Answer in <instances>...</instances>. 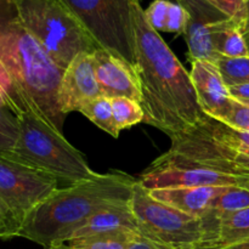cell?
I'll list each match as a JSON object with an SVG mask.
<instances>
[{"instance_id":"obj_10","label":"cell","mask_w":249,"mask_h":249,"mask_svg":"<svg viewBox=\"0 0 249 249\" xmlns=\"http://www.w3.org/2000/svg\"><path fill=\"white\" fill-rule=\"evenodd\" d=\"M180 4L190 15L184 36L189 48V60L215 62L220 56L214 49V36L230 17L216 9L208 0H181Z\"/></svg>"},{"instance_id":"obj_14","label":"cell","mask_w":249,"mask_h":249,"mask_svg":"<svg viewBox=\"0 0 249 249\" xmlns=\"http://www.w3.org/2000/svg\"><path fill=\"white\" fill-rule=\"evenodd\" d=\"M229 187L230 186L179 187V189L152 190L150 194L157 201L202 219L209 211L214 199L224 194Z\"/></svg>"},{"instance_id":"obj_13","label":"cell","mask_w":249,"mask_h":249,"mask_svg":"<svg viewBox=\"0 0 249 249\" xmlns=\"http://www.w3.org/2000/svg\"><path fill=\"white\" fill-rule=\"evenodd\" d=\"M92 57L102 96L108 99L126 97L140 104V84L135 71L130 66L102 49H97Z\"/></svg>"},{"instance_id":"obj_18","label":"cell","mask_w":249,"mask_h":249,"mask_svg":"<svg viewBox=\"0 0 249 249\" xmlns=\"http://www.w3.org/2000/svg\"><path fill=\"white\" fill-rule=\"evenodd\" d=\"M249 208V190L242 186H230L224 194L216 197L212 203L211 208L206 215L202 218L206 231V237L208 229L216 219L226 215V214L235 213ZM206 241V238H204ZM204 243V242H203Z\"/></svg>"},{"instance_id":"obj_23","label":"cell","mask_w":249,"mask_h":249,"mask_svg":"<svg viewBox=\"0 0 249 249\" xmlns=\"http://www.w3.org/2000/svg\"><path fill=\"white\" fill-rule=\"evenodd\" d=\"M18 138V119L9 108L0 105V152L14 150Z\"/></svg>"},{"instance_id":"obj_22","label":"cell","mask_w":249,"mask_h":249,"mask_svg":"<svg viewBox=\"0 0 249 249\" xmlns=\"http://www.w3.org/2000/svg\"><path fill=\"white\" fill-rule=\"evenodd\" d=\"M216 66L228 88L249 84V56L235 58L220 56Z\"/></svg>"},{"instance_id":"obj_16","label":"cell","mask_w":249,"mask_h":249,"mask_svg":"<svg viewBox=\"0 0 249 249\" xmlns=\"http://www.w3.org/2000/svg\"><path fill=\"white\" fill-rule=\"evenodd\" d=\"M121 229H126V230L135 231L139 233L138 223L131 209L130 202L109 207L99 212L91 219H89V221L83 228H80L72 238L92 235V233L106 232V231L121 230Z\"/></svg>"},{"instance_id":"obj_1","label":"cell","mask_w":249,"mask_h":249,"mask_svg":"<svg viewBox=\"0 0 249 249\" xmlns=\"http://www.w3.org/2000/svg\"><path fill=\"white\" fill-rule=\"evenodd\" d=\"M63 73L26 28L14 0H0V105L15 116L34 114L63 134Z\"/></svg>"},{"instance_id":"obj_20","label":"cell","mask_w":249,"mask_h":249,"mask_svg":"<svg viewBox=\"0 0 249 249\" xmlns=\"http://www.w3.org/2000/svg\"><path fill=\"white\" fill-rule=\"evenodd\" d=\"M80 113L84 114L88 119L92 122L96 126L106 131L113 138H118L119 131L117 130L113 122V113H112L111 99L106 96H99L95 100L85 105Z\"/></svg>"},{"instance_id":"obj_2","label":"cell","mask_w":249,"mask_h":249,"mask_svg":"<svg viewBox=\"0 0 249 249\" xmlns=\"http://www.w3.org/2000/svg\"><path fill=\"white\" fill-rule=\"evenodd\" d=\"M131 10L143 122L173 138L198 124L206 114L199 107L190 73L150 26L140 0H131Z\"/></svg>"},{"instance_id":"obj_9","label":"cell","mask_w":249,"mask_h":249,"mask_svg":"<svg viewBox=\"0 0 249 249\" xmlns=\"http://www.w3.org/2000/svg\"><path fill=\"white\" fill-rule=\"evenodd\" d=\"M246 178L221 174L201 168L173 164L156 160L138 181L148 191L162 189L201 186H240Z\"/></svg>"},{"instance_id":"obj_35","label":"cell","mask_w":249,"mask_h":249,"mask_svg":"<svg viewBox=\"0 0 249 249\" xmlns=\"http://www.w3.org/2000/svg\"><path fill=\"white\" fill-rule=\"evenodd\" d=\"M241 104L246 105V106H249V100H245V101H240Z\"/></svg>"},{"instance_id":"obj_34","label":"cell","mask_w":249,"mask_h":249,"mask_svg":"<svg viewBox=\"0 0 249 249\" xmlns=\"http://www.w3.org/2000/svg\"><path fill=\"white\" fill-rule=\"evenodd\" d=\"M240 186H242V187H245V189L249 190V178H246V179L243 180L242 184H241Z\"/></svg>"},{"instance_id":"obj_4","label":"cell","mask_w":249,"mask_h":249,"mask_svg":"<svg viewBox=\"0 0 249 249\" xmlns=\"http://www.w3.org/2000/svg\"><path fill=\"white\" fill-rule=\"evenodd\" d=\"M17 119L18 138L14 150L0 153L66 180L71 185L91 179L96 174L82 152L43 119L32 113H22Z\"/></svg>"},{"instance_id":"obj_24","label":"cell","mask_w":249,"mask_h":249,"mask_svg":"<svg viewBox=\"0 0 249 249\" xmlns=\"http://www.w3.org/2000/svg\"><path fill=\"white\" fill-rule=\"evenodd\" d=\"M190 15L180 2H169L167 18H165L164 32L175 34H185L189 24Z\"/></svg>"},{"instance_id":"obj_31","label":"cell","mask_w":249,"mask_h":249,"mask_svg":"<svg viewBox=\"0 0 249 249\" xmlns=\"http://www.w3.org/2000/svg\"><path fill=\"white\" fill-rule=\"evenodd\" d=\"M214 249H249V238H248V240L241 241V242L233 243V245L226 246V247L214 248Z\"/></svg>"},{"instance_id":"obj_8","label":"cell","mask_w":249,"mask_h":249,"mask_svg":"<svg viewBox=\"0 0 249 249\" xmlns=\"http://www.w3.org/2000/svg\"><path fill=\"white\" fill-rule=\"evenodd\" d=\"M57 178L0 153V199L24 216L57 190Z\"/></svg>"},{"instance_id":"obj_12","label":"cell","mask_w":249,"mask_h":249,"mask_svg":"<svg viewBox=\"0 0 249 249\" xmlns=\"http://www.w3.org/2000/svg\"><path fill=\"white\" fill-rule=\"evenodd\" d=\"M190 72L197 100L204 114L224 122L232 112L236 100L231 96L215 62L195 60Z\"/></svg>"},{"instance_id":"obj_30","label":"cell","mask_w":249,"mask_h":249,"mask_svg":"<svg viewBox=\"0 0 249 249\" xmlns=\"http://www.w3.org/2000/svg\"><path fill=\"white\" fill-rule=\"evenodd\" d=\"M130 249H163V248L158 247L157 245H155V243H152L151 241L146 240L145 237L141 236L140 240H139Z\"/></svg>"},{"instance_id":"obj_33","label":"cell","mask_w":249,"mask_h":249,"mask_svg":"<svg viewBox=\"0 0 249 249\" xmlns=\"http://www.w3.org/2000/svg\"><path fill=\"white\" fill-rule=\"evenodd\" d=\"M44 249H71V247L68 245H65V243H62V245L53 246V247H50V248H44Z\"/></svg>"},{"instance_id":"obj_28","label":"cell","mask_w":249,"mask_h":249,"mask_svg":"<svg viewBox=\"0 0 249 249\" xmlns=\"http://www.w3.org/2000/svg\"><path fill=\"white\" fill-rule=\"evenodd\" d=\"M224 123L232 126V128L238 129V130L249 131V106H246V105L241 104L240 101L236 100L232 112L229 114Z\"/></svg>"},{"instance_id":"obj_26","label":"cell","mask_w":249,"mask_h":249,"mask_svg":"<svg viewBox=\"0 0 249 249\" xmlns=\"http://www.w3.org/2000/svg\"><path fill=\"white\" fill-rule=\"evenodd\" d=\"M208 1L224 12L226 16L233 19L241 27V31H243L246 17H247V6H246L247 0H208Z\"/></svg>"},{"instance_id":"obj_15","label":"cell","mask_w":249,"mask_h":249,"mask_svg":"<svg viewBox=\"0 0 249 249\" xmlns=\"http://www.w3.org/2000/svg\"><path fill=\"white\" fill-rule=\"evenodd\" d=\"M249 238V208L216 219L208 229L206 241L196 249L226 247Z\"/></svg>"},{"instance_id":"obj_25","label":"cell","mask_w":249,"mask_h":249,"mask_svg":"<svg viewBox=\"0 0 249 249\" xmlns=\"http://www.w3.org/2000/svg\"><path fill=\"white\" fill-rule=\"evenodd\" d=\"M21 226L22 219L18 218L2 199H0V238L10 240L18 237Z\"/></svg>"},{"instance_id":"obj_29","label":"cell","mask_w":249,"mask_h":249,"mask_svg":"<svg viewBox=\"0 0 249 249\" xmlns=\"http://www.w3.org/2000/svg\"><path fill=\"white\" fill-rule=\"evenodd\" d=\"M231 96L237 101H245L249 100V84L235 85V87L229 88Z\"/></svg>"},{"instance_id":"obj_36","label":"cell","mask_w":249,"mask_h":249,"mask_svg":"<svg viewBox=\"0 0 249 249\" xmlns=\"http://www.w3.org/2000/svg\"><path fill=\"white\" fill-rule=\"evenodd\" d=\"M180 1H181V0H177V2H180Z\"/></svg>"},{"instance_id":"obj_21","label":"cell","mask_w":249,"mask_h":249,"mask_svg":"<svg viewBox=\"0 0 249 249\" xmlns=\"http://www.w3.org/2000/svg\"><path fill=\"white\" fill-rule=\"evenodd\" d=\"M111 104L114 125L119 133L143 122L145 114L139 102L126 97H114L111 99Z\"/></svg>"},{"instance_id":"obj_5","label":"cell","mask_w":249,"mask_h":249,"mask_svg":"<svg viewBox=\"0 0 249 249\" xmlns=\"http://www.w3.org/2000/svg\"><path fill=\"white\" fill-rule=\"evenodd\" d=\"M14 1L26 28L61 70H67L79 53L100 49L61 0Z\"/></svg>"},{"instance_id":"obj_32","label":"cell","mask_w":249,"mask_h":249,"mask_svg":"<svg viewBox=\"0 0 249 249\" xmlns=\"http://www.w3.org/2000/svg\"><path fill=\"white\" fill-rule=\"evenodd\" d=\"M246 6H247V17H246V23H245V27H243V36H245L246 38V41H247L248 44V48H249V0L246 1Z\"/></svg>"},{"instance_id":"obj_11","label":"cell","mask_w":249,"mask_h":249,"mask_svg":"<svg viewBox=\"0 0 249 249\" xmlns=\"http://www.w3.org/2000/svg\"><path fill=\"white\" fill-rule=\"evenodd\" d=\"M102 96L95 73L92 53H79L65 70L58 90V106L67 116Z\"/></svg>"},{"instance_id":"obj_7","label":"cell","mask_w":249,"mask_h":249,"mask_svg":"<svg viewBox=\"0 0 249 249\" xmlns=\"http://www.w3.org/2000/svg\"><path fill=\"white\" fill-rule=\"evenodd\" d=\"M131 209L140 236L163 249H196L206 238L201 218L157 201L139 181L131 196Z\"/></svg>"},{"instance_id":"obj_27","label":"cell","mask_w":249,"mask_h":249,"mask_svg":"<svg viewBox=\"0 0 249 249\" xmlns=\"http://www.w3.org/2000/svg\"><path fill=\"white\" fill-rule=\"evenodd\" d=\"M169 2L170 1H168V0H155L145 10V16L147 18L148 23L157 32H164L165 18H167Z\"/></svg>"},{"instance_id":"obj_6","label":"cell","mask_w":249,"mask_h":249,"mask_svg":"<svg viewBox=\"0 0 249 249\" xmlns=\"http://www.w3.org/2000/svg\"><path fill=\"white\" fill-rule=\"evenodd\" d=\"M102 50L136 67L131 0H61Z\"/></svg>"},{"instance_id":"obj_17","label":"cell","mask_w":249,"mask_h":249,"mask_svg":"<svg viewBox=\"0 0 249 249\" xmlns=\"http://www.w3.org/2000/svg\"><path fill=\"white\" fill-rule=\"evenodd\" d=\"M140 237L135 231L121 229L72 238L68 246L71 249H130Z\"/></svg>"},{"instance_id":"obj_3","label":"cell","mask_w":249,"mask_h":249,"mask_svg":"<svg viewBox=\"0 0 249 249\" xmlns=\"http://www.w3.org/2000/svg\"><path fill=\"white\" fill-rule=\"evenodd\" d=\"M136 181L126 173L114 170L57 189L24 216L18 237L44 248L68 242L95 214L129 203Z\"/></svg>"},{"instance_id":"obj_19","label":"cell","mask_w":249,"mask_h":249,"mask_svg":"<svg viewBox=\"0 0 249 249\" xmlns=\"http://www.w3.org/2000/svg\"><path fill=\"white\" fill-rule=\"evenodd\" d=\"M214 49L224 57H246L249 48L241 27L233 19L226 22L214 36Z\"/></svg>"}]
</instances>
